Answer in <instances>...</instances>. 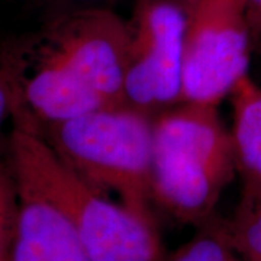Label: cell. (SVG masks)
<instances>
[{
	"label": "cell",
	"mask_w": 261,
	"mask_h": 261,
	"mask_svg": "<svg viewBox=\"0 0 261 261\" xmlns=\"http://www.w3.org/2000/svg\"><path fill=\"white\" fill-rule=\"evenodd\" d=\"M67 2H96V0H67Z\"/></svg>",
	"instance_id": "cell-15"
},
{
	"label": "cell",
	"mask_w": 261,
	"mask_h": 261,
	"mask_svg": "<svg viewBox=\"0 0 261 261\" xmlns=\"http://www.w3.org/2000/svg\"><path fill=\"white\" fill-rule=\"evenodd\" d=\"M19 193L9 163L0 161V261H9L16 233Z\"/></svg>",
	"instance_id": "cell-11"
},
{
	"label": "cell",
	"mask_w": 261,
	"mask_h": 261,
	"mask_svg": "<svg viewBox=\"0 0 261 261\" xmlns=\"http://www.w3.org/2000/svg\"><path fill=\"white\" fill-rule=\"evenodd\" d=\"M252 47L245 0H196L189 5L180 103L218 108L250 74Z\"/></svg>",
	"instance_id": "cell-4"
},
{
	"label": "cell",
	"mask_w": 261,
	"mask_h": 261,
	"mask_svg": "<svg viewBox=\"0 0 261 261\" xmlns=\"http://www.w3.org/2000/svg\"><path fill=\"white\" fill-rule=\"evenodd\" d=\"M129 27L125 103L155 115L180 103L187 6L138 0Z\"/></svg>",
	"instance_id": "cell-5"
},
{
	"label": "cell",
	"mask_w": 261,
	"mask_h": 261,
	"mask_svg": "<svg viewBox=\"0 0 261 261\" xmlns=\"http://www.w3.org/2000/svg\"><path fill=\"white\" fill-rule=\"evenodd\" d=\"M9 161L16 181L64 215L93 261H166L154 216L116 203L80 177L35 125L13 116Z\"/></svg>",
	"instance_id": "cell-1"
},
{
	"label": "cell",
	"mask_w": 261,
	"mask_h": 261,
	"mask_svg": "<svg viewBox=\"0 0 261 261\" xmlns=\"http://www.w3.org/2000/svg\"><path fill=\"white\" fill-rule=\"evenodd\" d=\"M15 109V80L12 49L0 42V128Z\"/></svg>",
	"instance_id": "cell-12"
},
{
	"label": "cell",
	"mask_w": 261,
	"mask_h": 261,
	"mask_svg": "<svg viewBox=\"0 0 261 261\" xmlns=\"http://www.w3.org/2000/svg\"><path fill=\"white\" fill-rule=\"evenodd\" d=\"M232 138L241 197L261 199V84L245 75L231 94Z\"/></svg>",
	"instance_id": "cell-8"
},
{
	"label": "cell",
	"mask_w": 261,
	"mask_h": 261,
	"mask_svg": "<svg viewBox=\"0 0 261 261\" xmlns=\"http://www.w3.org/2000/svg\"><path fill=\"white\" fill-rule=\"evenodd\" d=\"M237 174L231 130L218 108L177 103L154 116L152 203L186 225L214 218Z\"/></svg>",
	"instance_id": "cell-2"
},
{
	"label": "cell",
	"mask_w": 261,
	"mask_h": 261,
	"mask_svg": "<svg viewBox=\"0 0 261 261\" xmlns=\"http://www.w3.org/2000/svg\"><path fill=\"white\" fill-rule=\"evenodd\" d=\"M130 27L113 10L84 8L57 18L29 47L80 77L112 105L125 103Z\"/></svg>",
	"instance_id": "cell-6"
},
{
	"label": "cell",
	"mask_w": 261,
	"mask_h": 261,
	"mask_svg": "<svg viewBox=\"0 0 261 261\" xmlns=\"http://www.w3.org/2000/svg\"><path fill=\"white\" fill-rule=\"evenodd\" d=\"M154 113L118 103L58 123L41 132L60 159L89 185L116 193L121 203L154 216Z\"/></svg>",
	"instance_id": "cell-3"
},
{
	"label": "cell",
	"mask_w": 261,
	"mask_h": 261,
	"mask_svg": "<svg viewBox=\"0 0 261 261\" xmlns=\"http://www.w3.org/2000/svg\"><path fill=\"white\" fill-rule=\"evenodd\" d=\"M166 261H243L233 250L225 231L224 221L211 218L199 225L196 233L167 255Z\"/></svg>",
	"instance_id": "cell-9"
},
{
	"label": "cell",
	"mask_w": 261,
	"mask_h": 261,
	"mask_svg": "<svg viewBox=\"0 0 261 261\" xmlns=\"http://www.w3.org/2000/svg\"><path fill=\"white\" fill-rule=\"evenodd\" d=\"M16 185L18 225L9 261H93L56 206L35 190Z\"/></svg>",
	"instance_id": "cell-7"
},
{
	"label": "cell",
	"mask_w": 261,
	"mask_h": 261,
	"mask_svg": "<svg viewBox=\"0 0 261 261\" xmlns=\"http://www.w3.org/2000/svg\"><path fill=\"white\" fill-rule=\"evenodd\" d=\"M245 9L254 45L261 44V0H245Z\"/></svg>",
	"instance_id": "cell-13"
},
{
	"label": "cell",
	"mask_w": 261,
	"mask_h": 261,
	"mask_svg": "<svg viewBox=\"0 0 261 261\" xmlns=\"http://www.w3.org/2000/svg\"><path fill=\"white\" fill-rule=\"evenodd\" d=\"M224 225L241 260L261 261V199L241 197L233 216Z\"/></svg>",
	"instance_id": "cell-10"
},
{
	"label": "cell",
	"mask_w": 261,
	"mask_h": 261,
	"mask_svg": "<svg viewBox=\"0 0 261 261\" xmlns=\"http://www.w3.org/2000/svg\"><path fill=\"white\" fill-rule=\"evenodd\" d=\"M177 2H180V3H183V5L189 6V5H192V3H193V2H196V0H177Z\"/></svg>",
	"instance_id": "cell-14"
}]
</instances>
